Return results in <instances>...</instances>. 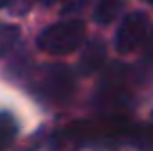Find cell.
<instances>
[{"mask_svg": "<svg viewBox=\"0 0 153 151\" xmlns=\"http://www.w3.org/2000/svg\"><path fill=\"white\" fill-rule=\"evenodd\" d=\"M84 39H85V23L82 20H64L43 29L36 43L46 53L66 55L78 50Z\"/></svg>", "mask_w": 153, "mask_h": 151, "instance_id": "1", "label": "cell"}, {"mask_svg": "<svg viewBox=\"0 0 153 151\" xmlns=\"http://www.w3.org/2000/svg\"><path fill=\"white\" fill-rule=\"evenodd\" d=\"M32 91L50 103H64L75 91L73 73L62 64H48L34 78Z\"/></svg>", "mask_w": 153, "mask_h": 151, "instance_id": "2", "label": "cell"}, {"mask_svg": "<svg viewBox=\"0 0 153 151\" xmlns=\"http://www.w3.org/2000/svg\"><path fill=\"white\" fill-rule=\"evenodd\" d=\"M148 14L144 11H134L126 14L116 32V48L119 53L134 52L146 38L148 32Z\"/></svg>", "mask_w": 153, "mask_h": 151, "instance_id": "3", "label": "cell"}, {"mask_svg": "<svg viewBox=\"0 0 153 151\" xmlns=\"http://www.w3.org/2000/svg\"><path fill=\"white\" fill-rule=\"evenodd\" d=\"M126 66L121 62H114L102 78L100 84V91H98V100L107 105V103H116L121 96H123V87H125V80H126Z\"/></svg>", "mask_w": 153, "mask_h": 151, "instance_id": "4", "label": "cell"}, {"mask_svg": "<svg viewBox=\"0 0 153 151\" xmlns=\"http://www.w3.org/2000/svg\"><path fill=\"white\" fill-rule=\"evenodd\" d=\"M105 53H107V48H105V43L102 39H93L85 44L84 52H82V57H80V73L82 75H91L94 73L96 70H100V66L103 64L105 61Z\"/></svg>", "mask_w": 153, "mask_h": 151, "instance_id": "5", "label": "cell"}, {"mask_svg": "<svg viewBox=\"0 0 153 151\" xmlns=\"http://www.w3.org/2000/svg\"><path fill=\"white\" fill-rule=\"evenodd\" d=\"M123 7H125V0H98L94 14H93L94 21L100 23V25L112 23Z\"/></svg>", "mask_w": 153, "mask_h": 151, "instance_id": "6", "label": "cell"}, {"mask_svg": "<svg viewBox=\"0 0 153 151\" xmlns=\"http://www.w3.org/2000/svg\"><path fill=\"white\" fill-rule=\"evenodd\" d=\"M20 38V29L14 25H7V23H0V57L7 55L14 44L18 43Z\"/></svg>", "mask_w": 153, "mask_h": 151, "instance_id": "7", "label": "cell"}, {"mask_svg": "<svg viewBox=\"0 0 153 151\" xmlns=\"http://www.w3.org/2000/svg\"><path fill=\"white\" fill-rule=\"evenodd\" d=\"M14 133V124L9 115H0V146H5Z\"/></svg>", "mask_w": 153, "mask_h": 151, "instance_id": "8", "label": "cell"}, {"mask_svg": "<svg viewBox=\"0 0 153 151\" xmlns=\"http://www.w3.org/2000/svg\"><path fill=\"white\" fill-rule=\"evenodd\" d=\"M146 59H148V62H152L153 64V29L152 32H150V36H148V41H146Z\"/></svg>", "mask_w": 153, "mask_h": 151, "instance_id": "9", "label": "cell"}, {"mask_svg": "<svg viewBox=\"0 0 153 151\" xmlns=\"http://www.w3.org/2000/svg\"><path fill=\"white\" fill-rule=\"evenodd\" d=\"M9 2H11V0H0V9H2V7H5Z\"/></svg>", "mask_w": 153, "mask_h": 151, "instance_id": "10", "label": "cell"}, {"mask_svg": "<svg viewBox=\"0 0 153 151\" xmlns=\"http://www.w3.org/2000/svg\"><path fill=\"white\" fill-rule=\"evenodd\" d=\"M39 2H43V4H53V2H57V0H39Z\"/></svg>", "mask_w": 153, "mask_h": 151, "instance_id": "11", "label": "cell"}, {"mask_svg": "<svg viewBox=\"0 0 153 151\" xmlns=\"http://www.w3.org/2000/svg\"><path fill=\"white\" fill-rule=\"evenodd\" d=\"M146 2H150V4H153V0H146Z\"/></svg>", "mask_w": 153, "mask_h": 151, "instance_id": "12", "label": "cell"}]
</instances>
